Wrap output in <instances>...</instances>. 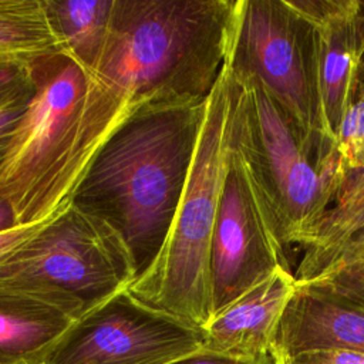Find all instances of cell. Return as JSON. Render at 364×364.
<instances>
[{"instance_id": "d6986e66", "label": "cell", "mask_w": 364, "mask_h": 364, "mask_svg": "<svg viewBox=\"0 0 364 364\" xmlns=\"http://www.w3.org/2000/svg\"><path fill=\"white\" fill-rule=\"evenodd\" d=\"M34 82L20 90L6 101L0 104V164L7 152L9 144L13 138V132L20 122L23 114L26 112L28 102L33 95Z\"/></svg>"}, {"instance_id": "44dd1931", "label": "cell", "mask_w": 364, "mask_h": 364, "mask_svg": "<svg viewBox=\"0 0 364 364\" xmlns=\"http://www.w3.org/2000/svg\"><path fill=\"white\" fill-rule=\"evenodd\" d=\"M51 219L31 223V225H20L11 229L1 230L0 232V263L9 259L10 256H13L18 249H21L27 242H30L41 229L46 228V225Z\"/></svg>"}, {"instance_id": "7a4b0ae2", "label": "cell", "mask_w": 364, "mask_h": 364, "mask_svg": "<svg viewBox=\"0 0 364 364\" xmlns=\"http://www.w3.org/2000/svg\"><path fill=\"white\" fill-rule=\"evenodd\" d=\"M206 100L139 107L101 148L73 205L104 222L127 249L135 279L158 256L196 149Z\"/></svg>"}, {"instance_id": "30bf717a", "label": "cell", "mask_w": 364, "mask_h": 364, "mask_svg": "<svg viewBox=\"0 0 364 364\" xmlns=\"http://www.w3.org/2000/svg\"><path fill=\"white\" fill-rule=\"evenodd\" d=\"M316 28L324 115L333 134L353 102L364 64V0H289Z\"/></svg>"}, {"instance_id": "5b68a950", "label": "cell", "mask_w": 364, "mask_h": 364, "mask_svg": "<svg viewBox=\"0 0 364 364\" xmlns=\"http://www.w3.org/2000/svg\"><path fill=\"white\" fill-rule=\"evenodd\" d=\"M226 61L235 74L252 75L266 88L318 171L340 188L344 178L323 108L314 26L289 0H239Z\"/></svg>"}, {"instance_id": "9c48e42d", "label": "cell", "mask_w": 364, "mask_h": 364, "mask_svg": "<svg viewBox=\"0 0 364 364\" xmlns=\"http://www.w3.org/2000/svg\"><path fill=\"white\" fill-rule=\"evenodd\" d=\"M279 267L290 269L286 247L232 131L229 168L210 249L213 314Z\"/></svg>"}, {"instance_id": "4fadbf2b", "label": "cell", "mask_w": 364, "mask_h": 364, "mask_svg": "<svg viewBox=\"0 0 364 364\" xmlns=\"http://www.w3.org/2000/svg\"><path fill=\"white\" fill-rule=\"evenodd\" d=\"M74 321L57 297L0 283V364H41Z\"/></svg>"}, {"instance_id": "7402d4cb", "label": "cell", "mask_w": 364, "mask_h": 364, "mask_svg": "<svg viewBox=\"0 0 364 364\" xmlns=\"http://www.w3.org/2000/svg\"><path fill=\"white\" fill-rule=\"evenodd\" d=\"M31 81V64L0 63V104L30 85Z\"/></svg>"}, {"instance_id": "3957f363", "label": "cell", "mask_w": 364, "mask_h": 364, "mask_svg": "<svg viewBox=\"0 0 364 364\" xmlns=\"http://www.w3.org/2000/svg\"><path fill=\"white\" fill-rule=\"evenodd\" d=\"M239 0H114L90 75L134 107L206 100L225 65Z\"/></svg>"}, {"instance_id": "cb8c5ba5", "label": "cell", "mask_w": 364, "mask_h": 364, "mask_svg": "<svg viewBox=\"0 0 364 364\" xmlns=\"http://www.w3.org/2000/svg\"><path fill=\"white\" fill-rule=\"evenodd\" d=\"M14 226H17V225H16V219H14L11 206L6 200L0 199V232L6 230V229H11Z\"/></svg>"}, {"instance_id": "603a6c76", "label": "cell", "mask_w": 364, "mask_h": 364, "mask_svg": "<svg viewBox=\"0 0 364 364\" xmlns=\"http://www.w3.org/2000/svg\"><path fill=\"white\" fill-rule=\"evenodd\" d=\"M169 364H276L272 355H263L256 358H242L226 354H219L213 351H208L205 348H199L195 353L183 355Z\"/></svg>"}, {"instance_id": "52a82bcc", "label": "cell", "mask_w": 364, "mask_h": 364, "mask_svg": "<svg viewBox=\"0 0 364 364\" xmlns=\"http://www.w3.org/2000/svg\"><path fill=\"white\" fill-rule=\"evenodd\" d=\"M134 280L135 272L119 237L73 203L0 263V283L50 293L75 320Z\"/></svg>"}, {"instance_id": "9a60e30c", "label": "cell", "mask_w": 364, "mask_h": 364, "mask_svg": "<svg viewBox=\"0 0 364 364\" xmlns=\"http://www.w3.org/2000/svg\"><path fill=\"white\" fill-rule=\"evenodd\" d=\"M63 53L88 73L104 48L114 0H44Z\"/></svg>"}, {"instance_id": "8992f818", "label": "cell", "mask_w": 364, "mask_h": 364, "mask_svg": "<svg viewBox=\"0 0 364 364\" xmlns=\"http://www.w3.org/2000/svg\"><path fill=\"white\" fill-rule=\"evenodd\" d=\"M233 77L237 82L235 142L280 242L284 247L300 245L334 200L338 186L318 171L294 124L266 88L252 75L233 73Z\"/></svg>"}, {"instance_id": "ffe728a7", "label": "cell", "mask_w": 364, "mask_h": 364, "mask_svg": "<svg viewBox=\"0 0 364 364\" xmlns=\"http://www.w3.org/2000/svg\"><path fill=\"white\" fill-rule=\"evenodd\" d=\"M280 364H364V353L344 348H321L297 353Z\"/></svg>"}, {"instance_id": "e0dca14e", "label": "cell", "mask_w": 364, "mask_h": 364, "mask_svg": "<svg viewBox=\"0 0 364 364\" xmlns=\"http://www.w3.org/2000/svg\"><path fill=\"white\" fill-rule=\"evenodd\" d=\"M364 310V235L324 273L309 283Z\"/></svg>"}, {"instance_id": "8fae6325", "label": "cell", "mask_w": 364, "mask_h": 364, "mask_svg": "<svg viewBox=\"0 0 364 364\" xmlns=\"http://www.w3.org/2000/svg\"><path fill=\"white\" fill-rule=\"evenodd\" d=\"M296 290L294 273L276 269L213 314L202 330V348L242 358L270 355L280 318Z\"/></svg>"}, {"instance_id": "7c38bea8", "label": "cell", "mask_w": 364, "mask_h": 364, "mask_svg": "<svg viewBox=\"0 0 364 364\" xmlns=\"http://www.w3.org/2000/svg\"><path fill=\"white\" fill-rule=\"evenodd\" d=\"M321 348L364 353V310L313 284L297 283L270 350L276 364Z\"/></svg>"}, {"instance_id": "277c9868", "label": "cell", "mask_w": 364, "mask_h": 364, "mask_svg": "<svg viewBox=\"0 0 364 364\" xmlns=\"http://www.w3.org/2000/svg\"><path fill=\"white\" fill-rule=\"evenodd\" d=\"M237 82L225 61L206 98L189 175L168 236L127 291L141 304L203 330L213 316L210 249L232 151Z\"/></svg>"}, {"instance_id": "2e32d148", "label": "cell", "mask_w": 364, "mask_h": 364, "mask_svg": "<svg viewBox=\"0 0 364 364\" xmlns=\"http://www.w3.org/2000/svg\"><path fill=\"white\" fill-rule=\"evenodd\" d=\"M61 50L44 0H0V63L31 64Z\"/></svg>"}, {"instance_id": "ba28073f", "label": "cell", "mask_w": 364, "mask_h": 364, "mask_svg": "<svg viewBox=\"0 0 364 364\" xmlns=\"http://www.w3.org/2000/svg\"><path fill=\"white\" fill-rule=\"evenodd\" d=\"M203 331L121 290L75 320L41 364H169L198 351Z\"/></svg>"}, {"instance_id": "6da1fadb", "label": "cell", "mask_w": 364, "mask_h": 364, "mask_svg": "<svg viewBox=\"0 0 364 364\" xmlns=\"http://www.w3.org/2000/svg\"><path fill=\"white\" fill-rule=\"evenodd\" d=\"M33 95L0 164V199L16 225L71 205L92 161L139 108L118 100L64 53L31 63Z\"/></svg>"}, {"instance_id": "ac0fdd59", "label": "cell", "mask_w": 364, "mask_h": 364, "mask_svg": "<svg viewBox=\"0 0 364 364\" xmlns=\"http://www.w3.org/2000/svg\"><path fill=\"white\" fill-rule=\"evenodd\" d=\"M338 168L346 179L355 169H364V64L353 102L336 129Z\"/></svg>"}, {"instance_id": "5bb4252c", "label": "cell", "mask_w": 364, "mask_h": 364, "mask_svg": "<svg viewBox=\"0 0 364 364\" xmlns=\"http://www.w3.org/2000/svg\"><path fill=\"white\" fill-rule=\"evenodd\" d=\"M364 235V169L343 181L334 205L328 206L303 237L297 283H309L330 269Z\"/></svg>"}]
</instances>
